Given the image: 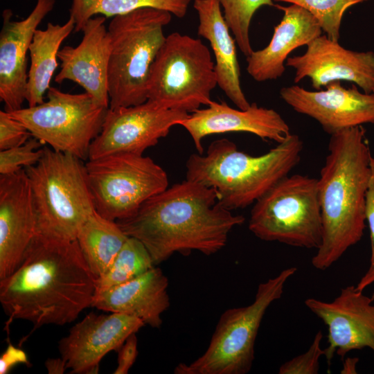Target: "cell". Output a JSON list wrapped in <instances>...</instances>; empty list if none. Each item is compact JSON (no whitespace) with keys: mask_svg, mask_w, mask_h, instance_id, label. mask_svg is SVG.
I'll return each instance as SVG.
<instances>
[{"mask_svg":"<svg viewBox=\"0 0 374 374\" xmlns=\"http://www.w3.org/2000/svg\"><path fill=\"white\" fill-rule=\"evenodd\" d=\"M32 192L37 233L66 241L96 211L85 163L77 157L43 147L38 162L24 168Z\"/></svg>","mask_w":374,"mask_h":374,"instance_id":"obj_5","label":"cell"},{"mask_svg":"<svg viewBox=\"0 0 374 374\" xmlns=\"http://www.w3.org/2000/svg\"><path fill=\"white\" fill-rule=\"evenodd\" d=\"M188 115L148 100L137 105L108 108L102 129L91 143L89 159L118 153L143 154Z\"/></svg>","mask_w":374,"mask_h":374,"instance_id":"obj_12","label":"cell"},{"mask_svg":"<svg viewBox=\"0 0 374 374\" xmlns=\"http://www.w3.org/2000/svg\"><path fill=\"white\" fill-rule=\"evenodd\" d=\"M190 0H72L69 9L75 21L74 32L82 31L86 22L94 15L114 17L142 8L166 10L179 18L186 13Z\"/></svg>","mask_w":374,"mask_h":374,"instance_id":"obj_26","label":"cell"},{"mask_svg":"<svg viewBox=\"0 0 374 374\" xmlns=\"http://www.w3.org/2000/svg\"><path fill=\"white\" fill-rule=\"evenodd\" d=\"M328 148L318 179L322 242L312 258V266L319 270L331 267L362 239L374 172V158L362 125L330 135Z\"/></svg>","mask_w":374,"mask_h":374,"instance_id":"obj_3","label":"cell"},{"mask_svg":"<svg viewBox=\"0 0 374 374\" xmlns=\"http://www.w3.org/2000/svg\"><path fill=\"white\" fill-rule=\"evenodd\" d=\"M217 85L215 64L200 39L177 32L166 37L151 66L148 100L188 114L208 105Z\"/></svg>","mask_w":374,"mask_h":374,"instance_id":"obj_8","label":"cell"},{"mask_svg":"<svg viewBox=\"0 0 374 374\" xmlns=\"http://www.w3.org/2000/svg\"><path fill=\"white\" fill-rule=\"evenodd\" d=\"M85 167L96 211L112 221L131 217L168 186L166 171L143 154H110L88 159Z\"/></svg>","mask_w":374,"mask_h":374,"instance_id":"obj_11","label":"cell"},{"mask_svg":"<svg viewBox=\"0 0 374 374\" xmlns=\"http://www.w3.org/2000/svg\"><path fill=\"white\" fill-rule=\"evenodd\" d=\"M366 221L368 222L370 231L371 254L369 267L355 286L356 290L361 292L374 283V172L366 194Z\"/></svg>","mask_w":374,"mask_h":374,"instance_id":"obj_33","label":"cell"},{"mask_svg":"<svg viewBox=\"0 0 374 374\" xmlns=\"http://www.w3.org/2000/svg\"><path fill=\"white\" fill-rule=\"evenodd\" d=\"M171 18L172 14L166 10L148 7L115 16L110 21L109 108L137 105L148 100L150 69L166 39L163 27Z\"/></svg>","mask_w":374,"mask_h":374,"instance_id":"obj_6","label":"cell"},{"mask_svg":"<svg viewBox=\"0 0 374 374\" xmlns=\"http://www.w3.org/2000/svg\"><path fill=\"white\" fill-rule=\"evenodd\" d=\"M105 16L89 19L82 29L83 37L75 47L65 46L57 57L60 70L55 82L73 81L82 87L100 105L109 108L107 75L111 39Z\"/></svg>","mask_w":374,"mask_h":374,"instance_id":"obj_19","label":"cell"},{"mask_svg":"<svg viewBox=\"0 0 374 374\" xmlns=\"http://www.w3.org/2000/svg\"><path fill=\"white\" fill-rule=\"evenodd\" d=\"M168 284L162 270L154 266L125 283L95 294L91 306L132 315L145 325L159 328L163 323L161 314L170 305Z\"/></svg>","mask_w":374,"mask_h":374,"instance_id":"obj_22","label":"cell"},{"mask_svg":"<svg viewBox=\"0 0 374 374\" xmlns=\"http://www.w3.org/2000/svg\"><path fill=\"white\" fill-rule=\"evenodd\" d=\"M295 267L260 283L253 301L246 306L230 308L220 316L204 353L193 362L179 363L175 374H246L255 359V342L268 308L283 296Z\"/></svg>","mask_w":374,"mask_h":374,"instance_id":"obj_7","label":"cell"},{"mask_svg":"<svg viewBox=\"0 0 374 374\" xmlns=\"http://www.w3.org/2000/svg\"><path fill=\"white\" fill-rule=\"evenodd\" d=\"M44 144L32 136L24 144L0 151V174L15 173L36 164L43 154Z\"/></svg>","mask_w":374,"mask_h":374,"instance_id":"obj_30","label":"cell"},{"mask_svg":"<svg viewBox=\"0 0 374 374\" xmlns=\"http://www.w3.org/2000/svg\"><path fill=\"white\" fill-rule=\"evenodd\" d=\"M127 238L116 221L96 211L82 224L76 240L96 279L107 269Z\"/></svg>","mask_w":374,"mask_h":374,"instance_id":"obj_25","label":"cell"},{"mask_svg":"<svg viewBox=\"0 0 374 374\" xmlns=\"http://www.w3.org/2000/svg\"><path fill=\"white\" fill-rule=\"evenodd\" d=\"M154 266L143 244L134 238L128 237L107 269L96 279L95 294L125 283Z\"/></svg>","mask_w":374,"mask_h":374,"instance_id":"obj_27","label":"cell"},{"mask_svg":"<svg viewBox=\"0 0 374 374\" xmlns=\"http://www.w3.org/2000/svg\"><path fill=\"white\" fill-rule=\"evenodd\" d=\"M244 221L220 203L213 188L186 179L152 196L133 215L116 222L128 237L143 244L157 265L175 253H217L226 245L230 231Z\"/></svg>","mask_w":374,"mask_h":374,"instance_id":"obj_2","label":"cell"},{"mask_svg":"<svg viewBox=\"0 0 374 374\" xmlns=\"http://www.w3.org/2000/svg\"><path fill=\"white\" fill-rule=\"evenodd\" d=\"M96 277L77 240L37 233L16 269L0 279V303L8 317L30 322L33 330L64 326L90 307Z\"/></svg>","mask_w":374,"mask_h":374,"instance_id":"obj_1","label":"cell"},{"mask_svg":"<svg viewBox=\"0 0 374 374\" xmlns=\"http://www.w3.org/2000/svg\"><path fill=\"white\" fill-rule=\"evenodd\" d=\"M300 6L318 21L326 36L339 41L343 16L350 7L368 0H274Z\"/></svg>","mask_w":374,"mask_h":374,"instance_id":"obj_29","label":"cell"},{"mask_svg":"<svg viewBox=\"0 0 374 374\" xmlns=\"http://www.w3.org/2000/svg\"><path fill=\"white\" fill-rule=\"evenodd\" d=\"M355 286L341 289L331 302L308 298L305 306L328 327V346L324 357L330 364L335 353L344 359L353 350L369 348L374 352V304Z\"/></svg>","mask_w":374,"mask_h":374,"instance_id":"obj_13","label":"cell"},{"mask_svg":"<svg viewBox=\"0 0 374 374\" xmlns=\"http://www.w3.org/2000/svg\"><path fill=\"white\" fill-rule=\"evenodd\" d=\"M144 326L139 318L124 313L90 312L59 341L58 350L71 373H96L102 359L118 350L128 337Z\"/></svg>","mask_w":374,"mask_h":374,"instance_id":"obj_14","label":"cell"},{"mask_svg":"<svg viewBox=\"0 0 374 374\" xmlns=\"http://www.w3.org/2000/svg\"><path fill=\"white\" fill-rule=\"evenodd\" d=\"M373 298L374 299V295H373Z\"/></svg>","mask_w":374,"mask_h":374,"instance_id":"obj_38","label":"cell"},{"mask_svg":"<svg viewBox=\"0 0 374 374\" xmlns=\"http://www.w3.org/2000/svg\"><path fill=\"white\" fill-rule=\"evenodd\" d=\"M46 97L42 104L8 113L43 144L88 160L91 143L102 129L108 108L85 91L73 94L51 87Z\"/></svg>","mask_w":374,"mask_h":374,"instance_id":"obj_10","label":"cell"},{"mask_svg":"<svg viewBox=\"0 0 374 374\" xmlns=\"http://www.w3.org/2000/svg\"><path fill=\"white\" fill-rule=\"evenodd\" d=\"M323 333L321 330L315 335L309 348L283 363L278 369L279 374H317L319 369V359L324 356V349L321 348Z\"/></svg>","mask_w":374,"mask_h":374,"instance_id":"obj_31","label":"cell"},{"mask_svg":"<svg viewBox=\"0 0 374 374\" xmlns=\"http://www.w3.org/2000/svg\"><path fill=\"white\" fill-rule=\"evenodd\" d=\"M33 136L19 121L5 110L0 111V150L24 144Z\"/></svg>","mask_w":374,"mask_h":374,"instance_id":"obj_32","label":"cell"},{"mask_svg":"<svg viewBox=\"0 0 374 374\" xmlns=\"http://www.w3.org/2000/svg\"><path fill=\"white\" fill-rule=\"evenodd\" d=\"M285 65L295 69V83L308 77L317 90L344 80L355 83L364 93L374 91V52L346 49L326 35L310 42L303 55L288 57Z\"/></svg>","mask_w":374,"mask_h":374,"instance_id":"obj_16","label":"cell"},{"mask_svg":"<svg viewBox=\"0 0 374 374\" xmlns=\"http://www.w3.org/2000/svg\"><path fill=\"white\" fill-rule=\"evenodd\" d=\"M249 229L262 240L317 249L323 223L318 179L287 175L253 204Z\"/></svg>","mask_w":374,"mask_h":374,"instance_id":"obj_9","label":"cell"},{"mask_svg":"<svg viewBox=\"0 0 374 374\" xmlns=\"http://www.w3.org/2000/svg\"><path fill=\"white\" fill-rule=\"evenodd\" d=\"M303 143L290 134L260 156L239 151L227 139L213 141L206 154H192L186 164V179L213 188L220 203L231 211L254 204L301 160Z\"/></svg>","mask_w":374,"mask_h":374,"instance_id":"obj_4","label":"cell"},{"mask_svg":"<svg viewBox=\"0 0 374 374\" xmlns=\"http://www.w3.org/2000/svg\"><path fill=\"white\" fill-rule=\"evenodd\" d=\"M37 234L31 188L24 168L0 176V279L10 275Z\"/></svg>","mask_w":374,"mask_h":374,"instance_id":"obj_18","label":"cell"},{"mask_svg":"<svg viewBox=\"0 0 374 374\" xmlns=\"http://www.w3.org/2000/svg\"><path fill=\"white\" fill-rule=\"evenodd\" d=\"M343 368L341 371L342 374H350L357 373L356 364L358 362L357 358L348 357L346 359H344Z\"/></svg>","mask_w":374,"mask_h":374,"instance_id":"obj_37","label":"cell"},{"mask_svg":"<svg viewBox=\"0 0 374 374\" xmlns=\"http://www.w3.org/2000/svg\"><path fill=\"white\" fill-rule=\"evenodd\" d=\"M45 367L49 374H62L67 369L66 362L60 358H48L45 362Z\"/></svg>","mask_w":374,"mask_h":374,"instance_id":"obj_36","label":"cell"},{"mask_svg":"<svg viewBox=\"0 0 374 374\" xmlns=\"http://www.w3.org/2000/svg\"><path fill=\"white\" fill-rule=\"evenodd\" d=\"M21 364L30 365L26 353L10 343L0 357V374H6Z\"/></svg>","mask_w":374,"mask_h":374,"instance_id":"obj_35","label":"cell"},{"mask_svg":"<svg viewBox=\"0 0 374 374\" xmlns=\"http://www.w3.org/2000/svg\"><path fill=\"white\" fill-rule=\"evenodd\" d=\"M182 121L199 154H202V140L208 135L227 132H249L263 140L280 143L291 134L287 123L276 111L258 107L256 103L247 109H234L225 102L211 101Z\"/></svg>","mask_w":374,"mask_h":374,"instance_id":"obj_20","label":"cell"},{"mask_svg":"<svg viewBox=\"0 0 374 374\" xmlns=\"http://www.w3.org/2000/svg\"><path fill=\"white\" fill-rule=\"evenodd\" d=\"M193 7L199 17L197 34L209 42L214 53L217 85L238 109H247L251 104L241 87L235 40L219 1L195 0Z\"/></svg>","mask_w":374,"mask_h":374,"instance_id":"obj_23","label":"cell"},{"mask_svg":"<svg viewBox=\"0 0 374 374\" xmlns=\"http://www.w3.org/2000/svg\"><path fill=\"white\" fill-rule=\"evenodd\" d=\"M373 93H374V91Z\"/></svg>","mask_w":374,"mask_h":374,"instance_id":"obj_39","label":"cell"},{"mask_svg":"<svg viewBox=\"0 0 374 374\" xmlns=\"http://www.w3.org/2000/svg\"><path fill=\"white\" fill-rule=\"evenodd\" d=\"M75 30L69 17L63 24L48 22L44 30L37 29L29 47L30 66L28 72L26 100L28 107L44 102V93L57 67V54L64 40Z\"/></svg>","mask_w":374,"mask_h":374,"instance_id":"obj_24","label":"cell"},{"mask_svg":"<svg viewBox=\"0 0 374 374\" xmlns=\"http://www.w3.org/2000/svg\"><path fill=\"white\" fill-rule=\"evenodd\" d=\"M56 0H37L27 17L12 21L10 8L2 12L0 32V100L5 111L22 108L28 80L27 53L37 26L53 10Z\"/></svg>","mask_w":374,"mask_h":374,"instance_id":"obj_17","label":"cell"},{"mask_svg":"<svg viewBox=\"0 0 374 374\" xmlns=\"http://www.w3.org/2000/svg\"><path fill=\"white\" fill-rule=\"evenodd\" d=\"M224 19L242 53L249 56L253 51L250 43L249 27L256 10L262 6H275L274 0H218Z\"/></svg>","mask_w":374,"mask_h":374,"instance_id":"obj_28","label":"cell"},{"mask_svg":"<svg viewBox=\"0 0 374 374\" xmlns=\"http://www.w3.org/2000/svg\"><path fill=\"white\" fill-rule=\"evenodd\" d=\"M324 90L309 91L297 85L283 87L280 98L298 113L316 120L330 135L341 130L374 124V93L330 82Z\"/></svg>","mask_w":374,"mask_h":374,"instance_id":"obj_15","label":"cell"},{"mask_svg":"<svg viewBox=\"0 0 374 374\" xmlns=\"http://www.w3.org/2000/svg\"><path fill=\"white\" fill-rule=\"evenodd\" d=\"M136 333L132 334L118 350L117 366L114 374H127L138 355Z\"/></svg>","mask_w":374,"mask_h":374,"instance_id":"obj_34","label":"cell"},{"mask_svg":"<svg viewBox=\"0 0 374 374\" xmlns=\"http://www.w3.org/2000/svg\"><path fill=\"white\" fill-rule=\"evenodd\" d=\"M283 12L280 22L274 27L269 44L247 57V71L257 82L276 80L285 70V62L294 49L308 45L321 35L316 18L303 7L275 4Z\"/></svg>","mask_w":374,"mask_h":374,"instance_id":"obj_21","label":"cell"}]
</instances>
